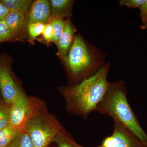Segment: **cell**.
I'll return each instance as SVG.
<instances>
[{
    "label": "cell",
    "mask_w": 147,
    "mask_h": 147,
    "mask_svg": "<svg viewBox=\"0 0 147 147\" xmlns=\"http://www.w3.org/2000/svg\"><path fill=\"white\" fill-rule=\"evenodd\" d=\"M109 69V65H104L79 84L62 89V94L69 112L86 119L95 111L110 84L108 80Z\"/></svg>",
    "instance_id": "cell-1"
},
{
    "label": "cell",
    "mask_w": 147,
    "mask_h": 147,
    "mask_svg": "<svg viewBox=\"0 0 147 147\" xmlns=\"http://www.w3.org/2000/svg\"><path fill=\"white\" fill-rule=\"evenodd\" d=\"M94 111L110 116L128 128L147 146V134L139 123L127 97V90L123 81L110 83L102 100Z\"/></svg>",
    "instance_id": "cell-2"
},
{
    "label": "cell",
    "mask_w": 147,
    "mask_h": 147,
    "mask_svg": "<svg viewBox=\"0 0 147 147\" xmlns=\"http://www.w3.org/2000/svg\"><path fill=\"white\" fill-rule=\"evenodd\" d=\"M28 98L30 109L24 130L30 135L34 147H47L64 128L42 100Z\"/></svg>",
    "instance_id": "cell-3"
},
{
    "label": "cell",
    "mask_w": 147,
    "mask_h": 147,
    "mask_svg": "<svg viewBox=\"0 0 147 147\" xmlns=\"http://www.w3.org/2000/svg\"><path fill=\"white\" fill-rule=\"evenodd\" d=\"M62 59L70 75L76 79L91 76L104 65L98 51L89 47L80 35L75 36L68 54Z\"/></svg>",
    "instance_id": "cell-4"
},
{
    "label": "cell",
    "mask_w": 147,
    "mask_h": 147,
    "mask_svg": "<svg viewBox=\"0 0 147 147\" xmlns=\"http://www.w3.org/2000/svg\"><path fill=\"white\" fill-rule=\"evenodd\" d=\"M114 129L111 136L102 142V147H143L141 141L126 127L114 121Z\"/></svg>",
    "instance_id": "cell-5"
},
{
    "label": "cell",
    "mask_w": 147,
    "mask_h": 147,
    "mask_svg": "<svg viewBox=\"0 0 147 147\" xmlns=\"http://www.w3.org/2000/svg\"><path fill=\"white\" fill-rule=\"evenodd\" d=\"M0 90L3 100L9 105L24 94L13 79L9 65L2 60H0Z\"/></svg>",
    "instance_id": "cell-6"
},
{
    "label": "cell",
    "mask_w": 147,
    "mask_h": 147,
    "mask_svg": "<svg viewBox=\"0 0 147 147\" xmlns=\"http://www.w3.org/2000/svg\"><path fill=\"white\" fill-rule=\"evenodd\" d=\"M30 104L28 97L23 94L10 105L9 125L23 130L28 116Z\"/></svg>",
    "instance_id": "cell-7"
},
{
    "label": "cell",
    "mask_w": 147,
    "mask_h": 147,
    "mask_svg": "<svg viewBox=\"0 0 147 147\" xmlns=\"http://www.w3.org/2000/svg\"><path fill=\"white\" fill-rule=\"evenodd\" d=\"M51 17V7L47 0H36L33 2L29 13L28 23L45 24Z\"/></svg>",
    "instance_id": "cell-8"
},
{
    "label": "cell",
    "mask_w": 147,
    "mask_h": 147,
    "mask_svg": "<svg viewBox=\"0 0 147 147\" xmlns=\"http://www.w3.org/2000/svg\"><path fill=\"white\" fill-rule=\"evenodd\" d=\"M75 30L72 24L67 19L65 21V26L63 31L59 39L57 55L63 58L68 54L74 41Z\"/></svg>",
    "instance_id": "cell-9"
},
{
    "label": "cell",
    "mask_w": 147,
    "mask_h": 147,
    "mask_svg": "<svg viewBox=\"0 0 147 147\" xmlns=\"http://www.w3.org/2000/svg\"><path fill=\"white\" fill-rule=\"evenodd\" d=\"M25 14L18 11H9L4 21L11 34L15 38L21 32Z\"/></svg>",
    "instance_id": "cell-10"
},
{
    "label": "cell",
    "mask_w": 147,
    "mask_h": 147,
    "mask_svg": "<svg viewBox=\"0 0 147 147\" xmlns=\"http://www.w3.org/2000/svg\"><path fill=\"white\" fill-rule=\"evenodd\" d=\"M72 3L70 0H51V17L63 18L71 15Z\"/></svg>",
    "instance_id": "cell-11"
},
{
    "label": "cell",
    "mask_w": 147,
    "mask_h": 147,
    "mask_svg": "<svg viewBox=\"0 0 147 147\" xmlns=\"http://www.w3.org/2000/svg\"><path fill=\"white\" fill-rule=\"evenodd\" d=\"M9 10L21 11L26 14L33 1L30 0H0Z\"/></svg>",
    "instance_id": "cell-12"
},
{
    "label": "cell",
    "mask_w": 147,
    "mask_h": 147,
    "mask_svg": "<svg viewBox=\"0 0 147 147\" xmlns=\"http://www.w3.org/2000/svg\"><path fill=\"white\" fill-rule=\"evenodd\" d=\"M6 147H34L31 138L24 130L20 131Z\"/></svg>",
    "instance_id": "cell-13"
},
{
    "label": "cell",
    "mask_w": 147,
    "mask_h": 147,
    "mask_svg": "<svg viewBox=\"0 0 147 147\" xmlns=\"http://www.w3.org/2000/svg\"><path fill=\"white\" fill-rule=\"evenodd\" d=\"M22 130L14 128L9 125L0 129V147H6Z\"/></svg>",
    "instance_id": "cell-14"
},
{
    "label": "cell",
    "mask_w": 147,
    "mask_h": 147,
    "mask_svg": "<svg viewBox=\"0 0 147 147\" xmlns=\"http://www.w3.org/2000/svg\"><path fill=\"white\" fill-rule=\"evenodd\" d=\"M53 142L58 147H84L76 143L64 129L57 134Z\"/></svg>",
    "instance_id": "cell-15"
},
{
    "label": "cell",
    "mask_w": 147,
    "mask_h": 147,
    "mask_svg": "<svg viewBox=\"0 0 147 147\" xmlns=\"http://www.w3.org/2000/svg\"><path fill=\"white\" fill-rule=\"evenodd\" d=\"M53 28V37L52 42L57 46L59 39L63 31L65 21L59 17H51L49 22Z\"/></svg>",
    "instance_id": "cell-16"
},
{
    "label": "cell",
    "mask_w": 147,
    "mask_h": 147,
    "mask_svg": "<svg viewBox=\"0 0 147 147\" xmlns=\"http://www.w3.org/2000/svg\"><path fill=\"white\" fill-rule=\"evenodd\" d=\"M45 25L41 23H28V32L30 40L33 41L37 37L42 34Z\"/></svg>",
    "instance_id": "cell-17"
},
{
    "label": "cell",
    "mask_w": 147,
    "mask_h": 147,
    "mask_svg": "<svg viewBox=\"0 0 147 147\" xmlns=\"http://www.w3.org/2000/svg\"><path fill=\"white\" fill-rule=\"evenodd\" d=\"M10 107L3 100L0 103V129L9 125Z\"/></svg>",
    "instance_id": "cell-18"
},
{
    "label": "cell",
    "mask_w": 147,
    "mask_h": 147,
    "mask_svg": "<svg viewBox=\"0 0 147 147\" xmlns=\"http://www.w3.org/2000/svg\"><path fill=\"white\" fill-rule=\"evenodd\" d=\"M15 39L6 25L4 21H0V43Z\"/></svg>",
    "instance_id": "cell-19"
},
{
    "label": "cell",
    "mask_w": 147,
    "mask_h": 147,
    "mask_svg": "<svg viewBox=\"0 0 147 147\" xmlns=\"http://www.w3.org/2000/svg\"><path fill=\"white\" fill-rule=\"evenodd\" d=\"M145 0H121L119 4L121 5L125 6L129 8H140Z\"/></svg>",
    "instance_id": "cell-20"
},
{
    "label": "cell",
    "mask_w": 147,
    "mask_h": 147,
    "mask_svg": "<svg viewBox=\"0 0 147 147\" xmlns=\"http://www.w3.org/2000/svg\"><path fill=\"white\" fill-rule=\"evenodd\" d=\"M42 34L43 38L47 43L52 42L53 37V28L50 22L45 24Z\"/></svg>",
    "instance_id": "cell-21"
},
{
    "label": "cell",
    "mask_w": 147,
    "mask_h": 147,
    "mask_svg": "<svg viewBox=\"0 0 147 147\" xmlns=\"http://www.w3.org/2000/svg\"><path fill=\"white\" fill-rule=\"evenodd\" d=\"M140 16L143 24L147 21V0H145L140 8Z\"/></svg>",
    "instance_id": "cell-22"
},
{
    "label": "cell",
    "mask_w": 147,
    "mask_h": 147,
    "mask_svg": "<svg viewBox=\"0 0 147 147\" xmlns=\"http://www.w3.org/2000/svg\"><path fill=\"white\" fill-rule=\"evenodd\" d=\"M9 10L3 5L0 2V21H4L6 16L8 14Z\"/></svg>",
    "instance_id": "cell-23"
},
{
    "label": "cell",
    "mask_w": 147,
    "mask_h": 147,
    "mask_svg": "<svg viewBox=\"0 0 147 147\" xmlns=\"http://www.w3.org/2000/svg\"><path fill=\"white\" fill-rule=\"evenodd\" d=\"M141 28L142 29H144V30L147 29V21L144 24H142V25L141 26Z\"/></svg>",
    "instance_id": "cell-24"
},
{
    "label": "cell",
    "mask_w": 147,
    "mask_h": 147,
    "mask_svg": "<svg viewBox=\"0 0 147 147\" xmlns=\"http://www.w3.org/2000/svg\"><path fill=\"white\" fill-rule=\"evenodd\" d=\"M3 100H2L1 99V97H0V103H1L2 102H3Z\"/></svg>",
    "instance_id": "cell-25"
},
{
    "label": "cell",
    "mask_w": 147,
    "mask_h": 147,
    "mask_svg": "<svg viewBox=\"0 0 147 147\" xmlns=\"http://www.w3.org/2000/svg\"><path fill=\"white\" fill-rule=\"evenodd\" d=\"M143 147H147V146H144V145H143Z\"/></svg>",
    "instance_id": "cell-26"
},
{
    "label": "cell",
    "mask_w": 147,
    "mask_h": 147,
    "mask_svg": "<svg viewBox=\"0 0 147 147\" xmlns=\"http://www.w3.org/2000/svg\"><path fill=\"white\" fill-rule=\"evenodd\" d=\"M95 147H102V146H98Z\"/></svg>",
    "instance_id": "cell-27"
},
{
    "label": "cell",
    "mask_w": 147,
    "mask_h": 147,
    "mask_svg": "<svg viewBox=\"0 0 147 147\" xmlns=\"http://www.w3.org/2000/svg\"></svg>",
    "instance_id": "cell-28"
}]
</instances>
